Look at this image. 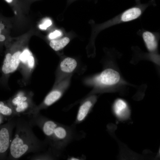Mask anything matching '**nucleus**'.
<instances>
[{
	"instance_id": "obj_1",
	"label": "nucleus",
	"mask_w": 160,
	"mask_h": 160,
	"mask_svg": "<svg viewBox=\"0 0 160 160\" xmlns=\"http://www.w3.org/2000/svg\"><path fill=\"white\" fill-rule=\"evenodd\" d=\"M33 126L28 118L15 117V131L9 151L11 159H18L31 153L41 152L48 146L45 140H39L35 135Z\"/></svg>"
},
{
	"instance_id": "obj_2",
	"label": "nucleus",
	"mask_w": 160,
	"mask_h": 160,
	"mask_svg": "<svg viewBox=\"0 0 160 160\" xmlns=\"http://www.w3.org/2000/svg\"><path fill=\"white\" fill-rule=\"evenodd\" d=\"M73 128L71 126L59 123L47 142L49 147V150L56 157L73 139L74 135Z\"/></svg>"
},
{
	"instance_id": "obj_3",
	"label": "nucleus",
	"mask_w": 160,
	"mask_h": 160,
	"mask_svg": "<svg viewBox=\"0 0 160 160\" xmlns=\"http://www.w3.org/2000/svg\"><path fill=\"white\" fill-rule=\"evenodd\" d=\"M33 95L32 93L20 92L11 98L9 103L16 116L28 118L39 113L33 101Z\"/></svg>"
},
{
	"instance_id": "obj_4",
	"label": "nucleus",
	"mask_w": 160,
	"mask_h": 160,
	"mask_svg": "<svg viewBox=\"0 0 160 160\" xmlns=\"http://www.w3.org/2000/svg\"><path fill=\"white\" fill-rule=\"evenodd\" d=\"M120 76L117 71L111 68H107L103 71L97 77L96 81L101 85L111 86L118 84L120 80Z\"/></svg>"
},
{
	"instance_id": "obj_5",
	"label": "nucleus",
	"mask_w": 160,
	"mask_h": 160,
	"mask_svg": "<svg viewBox=\"0 0 160 160\" xmlns=\"http://www.w3.org/2000/svg\"><path fill=\"white\" fill-rule=\"evenodd\" d=\"M21 53L18 51L12 54L8 53L6 55L2 67V71L4 74L11 73L17 69L20 65Z\"/></svg>"
},
{
	"instance_id": "obj_6",
	"label": "nucleus",
	"mask_w": 160,
	"mask_h": 160,
	"mask_svg": "<svg viewBox=\"0 0 160 160\" xmlns=\"http://www.w3.org/2000/svg\"><path fill=\"white\" fill-rule=\"evenodd\" d=\"M112 110L114 115L119 121H126L130 117V108L127 102L122 99L118 98L115 101Z\"/></svg>"
},
{
	"instance_id": "obj_7",
	"label": "nucleus",
	"mask_w": 160,
	"mask_h": 160,
	"mask_svg": "<svg viewBox=\"0 0 160 160\" xmlns=\"http://www.w3.org/2000/svg\"><path fill=\"white\" fill-rule=\"evenodd\" d=\"M96 100V97L92 96L87 99L81 104L76 115L75 124H80L85 120L91 112Z\"/></svg>"
},
{
	"instance_id": "obj_8",
	"label": "nucleus",
	"mask_w": 160,
	"mask_h": 160,
	"mask_svg": "<svg viewBox=\"0 0 160 160\" xmlns=\"http://www.w3.org/2000/svg\"><path fill=\"white\" fill-rule=\"evenodd\" d=\"M63 92L60 90L55 89L49 92L46 96L43 102L37 106V110L40 111L51 105L58 100L63 95Z\"/></svg>"
},
{
	"instance_id": "obj_9",
	"label": "nucleus",
	"mask_w": 160,
	"mask_h": 160,
	"mask_svg": "<svg viewBox=\"0 0 160 160\" xmlns=\"http://www.w3.org/2000/svg\"><path fill=\"white\" fill-rule=\"evenodd\" d=\"M35 60L31 52L27 49L24 50L20 56V64L29 70H32L35 66Z\"/></svg>"
},
{
	"instance_id": "obj_10",
	"label": "nucleus",
	"mask_w": 160,
	"mask_h": 160,
	"mask_svg": "<svg viewBox=\"0 0 160 160\" xmlns=\"http://www.w3.org/2000/svg\"><path fill=\"white\" fill-rule=\"evenodd\" d=\"M142 37L147 49L150 52L156 50L157 47V42L155 35L148 31L144 32Z\"/></svg>"
},
{
	"instance_id": "obj_11",
	"label": "nucleus",
	"mask_w": 160,
	"mask_h": 160,
	"mask_svg": "<svg viewBox=\"0 0 160 160\" xmlns=\"http://www.w3.org/2000/svg\"><path fill=\"white\" fill-rule=\"evenodd\" d=\"M77 62L73 58L66 57L63 60L60 64V68L63 72L70 73L72 72L76 68Z\"/></svg>"
},
{
	"instance_id": "obj_12",
	"label": "nucleus",
	"mask_w": 160,
	"mask_h": 160,
	"mask_svg": "<svg viewBox=\"0 0 160 160\" xmlns=\"http://www.w3.org/2000/svg\"><path fill=\"white\" fill-rule=\"evenodd\" d=\"M70 39L65 37L59 40H52L49 43L50 47L54 50H59L65 47L69 42Z\"/></svg>"
},
{
	"instance_id": "obj_13",
	"label": "nucleus",
	"mask_w": 160,
	"mask_h": 160,
	"mask_svg": "<svg viewBox=\"0 0 160 160\" xmlns=\"http://www.w3.org/2000/svg\"><path fill=\"white\" fill-rule=\"evenodd\" d=\"M0 114L12 119L16 116L12 108L9 104L7 105L2 101H0Z\"/></svg>"
},
{
	"instance_id": "obj_14",
	"label": "nucleus",
	"mask_w": 160,
	"mask_h": 160,
	"mask_svg": "<svg viewBox=\"0 0 160 160\" xmlns=\"http://www.w3.org/2000/svg\"><path fill=\"white\" fill-rule=\"evenodd\" d=\"M35 155L32 156L31 159H33L51 160L56 159L55 156L49 150L47 152L39 153H36Z\"/></svg>"
},
{
	"instance_id": "obj_15",
	"label": "nucleus",
	"mask_w": 160,
	"mask_h": 160,
	"mask_svg": "<svg viewBox=\"0 0 160 160\" xmlns=\"http://www.w3.org/2000/svg\"><path fill=\"white\" fill-rule=\"evenodd\" d=\"M52 24L51 21L49 19H46L44 20L43 23L39 25V28L41 29L46 30Z\"/></svg>"
},
{
	"instance_id": "obj_16",
	"label": "nucleus",
	"mask_w": 160,
	"mask_h": 160,
	"mask_svg": "<svg viewBox=\"0 0 160 160\" xmlns=\"http://www.w3.org/2000/svg\"><path fill=\"white\" fill-rule=\"evenodd\" d=\"M61 32L58 30H55L49 35V38L50 39H54L61 36Z\"/></svg>"
},
{
	"instance_id": "obj_17",
	"label": "nucleus",
	"mask_w": 160,
	"mask_h": 160,
	"mask_svg": "<svg viewBox=\"0 0 160 160\" xmlns=\"http://www.w3.org/2000/svg\"><path fill=\"white\" fill-rule=\"evenodd\" d=\"M84 159L83 158L79 157L70 156L68 158V159L69 160H82L83 159Z\"/></svg>"
},
{
	"instance_id": "obj_18",
	"label": "nucleus",
	"mask_w": 160,
	"mask_h": 160,
	"mask_svg": "<svg viewBox=\"0 0 160 160\" xmlns=\"http://www.w3.org/2000/svg\"><path fill=\"white\" fill-rule=\"evenodd\" d=\"M5 39V37L4 36L0 34V41H2Z\"/></svg>"
},
{
	"instance_id": "obj_19",
	"label": "nucleus",
	"mask_w": 160,
	"mask_h": 160,
	"mask_svg": "<svg viewBox=\"0 0 160 160\" xmlns=\"http://www.w3.org/2000/svg\"><path fill=\"white\" fill-rule=\"evenodd\" d=\"M4 27V25L3 24L0 23V30L3 29Z\"/></svg>"
},
{
	"instance_id": "obj_20",
	"label": "nucleus",
	"mask_w": 160,
	"mask_h": 160,
	"mask_svg": "<svg viewBox=\"0 0 160 160\" xmlns=\"http://www.w3.org/2000/svg\"><path fill=\"white\" fill-rule=\"evenodd\" d=\"M8 3H11V2L13 0H5Z\"/></svg>"
},
{
	"instance_id": "obj_21",
	"label": "nucleus",
	"mask_w": 160,
	"mask_h": 160,
	"mask_svg": "<svg viewBox=\"0 0 160 160\" xmlns=\"http://www.w3.org/2000/svg\"><path fill=\"white\" fill-rule=\"evenodd\" d=\"M1 33V30H0V34Z\"/></svg>"
}]
</instances>
